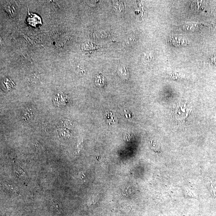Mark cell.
<instances>
[{"mask_svg":"<svg viewBox=\"0 0 216 216\" xmlns=\"http://www.w3.org/2000/svg\"><path fill=\"white\" fill-rule=\"evenodd\" d=\"M171 110L173 116L179 122H185L191 112L189 104L183 102L175 103L172 106Z\"/></svg>","mask_w":216,"mask_h":216,"instance_id":"cell-1","label":"cell"},{"mask_svg":"<svg viewBox=\"0 0 216 216\" xmlns=\"http://www.w3.org/2000/svg\"><path fill=\"white\" fill-rule=\"evenodd\" d=\"M27 23L34 27H37L42 24L40 17L35 14L29 13V9L28 18H27Z\"/></svg>","mask_w":216,"mask_h":216,"instance_id":"cell-2","label":"cell"},{"mask_svg":"<svg viewBox=\"0 0 216 216\" xmlns=\"http://www.w3.org/2000/svg\"><path fill=\"white\" fill-rule=\"evenodd\" d=\"M170 41L173 45L176 46H185L187 44L186 40L182 37H172Z\"/></svg>","mask_w":216,"mask_h":216,"instance_id":"cell-3","label":"cell"},{"mask_svg":"<svg viewBox=\"0 0 216 216\" xmlns=\"http://www.w3.org/2000/svg\"><path fill=\"white\" fill-rule=\"evenodd\" d=\"M107 122L110 125H114L117 122L116 117L111 112H107L105 114Z\"/></svg>","mask_w":216,"mask_h":216,"instance_id":"cell-4","label":"cell"},{"mask_svg":"<svg viewBox=\"0 0 216 216\" xmlns=\"http://www.w3.org/2000/svg\"><path fill=\"white\" fill-rule=\"evenodd\" d=\"M95 83L97 86L101 87H104L105 86L106 81L104 76L100 74L99 75H98L96 77Z\"/></svg>","mask_w":216,"mask_h":216,"instance_id":"cell-5","label":"cell"},{"mask_svg":"<svg viewBox=\"0 0 216 216\" xmlns=\"http://www.w3.org/2000/svg\"><path fill=\"white\" fill-rule=\"evenodd\" d=\"M118 74L120 76L123 78H127V71L125 68H120V69H119L118 71Z\"/></svg>","mask_w":216,"mask_h":216,"instance_id":"cell-6","label":"cell"},{"mask_svg":"<svg viewBox=\"0 0 216 216\" xmlns=\"http://www.w3.org/2000/svg\"><path fill=\"white\" fill-rule=\"evenodd\" d=\"M6 10L9 11V13L11 14L14 13V11H15V9L13 7V6L11 5V4H9L8 5H7L6 7Z\"/></svg>","mask_w":216,"mask_h":216,"instance_id":"cell-7","label":"cell"},{"mask_svg":"<svg viewBox=\"0 0 216 216\" xmlns=\"http://www.w3.org/2000/svg\"><path fill=\"white\" fill-rule=\"evenodd\" d=\"M76 71L78 73V74H81V75H85V72H86L85 70L83 67H78Z\"/></svg>","mask_w":216,"mask_h":216,"instance_id":"cell-8","label":"cell"},{"mask_svg":"<svg viewBox=\"0 0 216 216\" xmlns=\"http://www.w3.org/2000/svg\"><path fill=\"white\" fill-rule=\"evenodd\" d=\"M125 138L126 140H127L128 141L129 140H130V138H131V135L130 134H126L125 136Z\"/></svg>","mask_w":216,"mask_h":216,"instance_id":"cell-9","label":"cell"},{"mask_svg":"<svg viewBox=\"0 0 216 216\" xmlns=\"http://www.w3.org/2000/svg\"><path fill=\"white\" fill-rule=\"evenodd\" d=\"M125 112L126 117L127 118H129V116H128V115H129L130 117H131V114H130L129 113L128 111H127L125 110Z\"/></svg>","mask_w":216,"mask_h":216,"instance_id":"cell-10","label":"cell"},{"mask_svg":"<svg viewBox=\"0 0 216 216\" xmlns=\"http://www.w3.org/2000/svg\"><path fill=\"white\" fill-rule=\"evenodd\" d=\"M212 62L214 63V64H215V65H216V56H215V57H213V58H212Z\"/></svg>","mask_w":216,"mask_h":216,"instance_id":"cell-11","label":"cell"}]
</instances>
